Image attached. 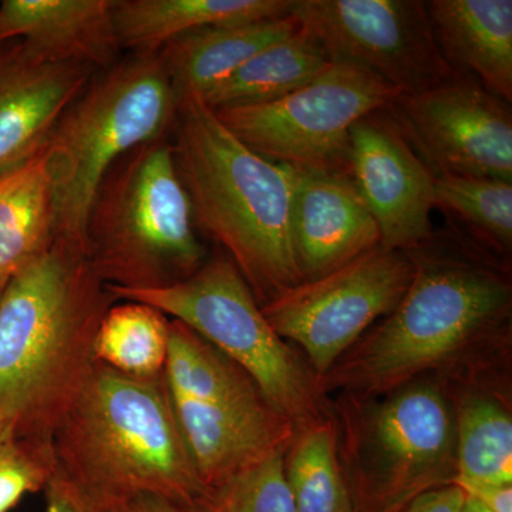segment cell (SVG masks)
<instances>
[{
  "instance_id": "6da1fadb",
  "label": "cell",
  "mask_w": 512,
  "mask_h": 512,
  "mask_svg": "<svg viewBox=\"0 0 512 512\" xmlns=\"http://www.w3.org/2000/svg\"><path fill=\"white\" fill-rule=\"evenodd\" d=\"M406 252L413 276L402 301L316 379L326 399L382 396L427 375H484L510 352L512 284L505 269L470 245L434 234Z\"/></svg>"
},
{
  "instance_id": "7a4b0ae2",
  "label": "cell",
  "mask_w": 512,
  "mask_h": 512,
  "mask_svg": "<svg viewBox=\"0 0 512 512\" xmlns=\"http://www.w3.org/2000/svg\"><path fill=\"white\" fill-rule=\"evenodd\" d=\"M117 299L83 249L56 239L0 292V416L50 446L86 382L101 319Z\"/></svg>"
},
{
  "instance_id": "3957f363",
  "label": "cell",
  "mask_w": 512,
  "mask_h": 512,
  "mask_svg": "<svg viewBox=\"0 0 512 512\" xmlns=\"http://www.w3.org/2000/svg\"><path fill=\"white\" fill-rule=\"evenodd\" d=\"M173 157L195 228L225 249L265 306L302 284L291 237L293 171L258 156L200 97L180 100Z\"/></svg>"
},
{
  "instance_id": "277c9868",
  "label": "cell",
  "mask_w": 512,
  "mask_h": 512,
  "mask_svg": "<svg viewBox=\"0 0 512 512\" xmlns=\"http://www.w3.org/2000/svg\"><path fill=\"white\" fill-rule=\"evenodd\" d=\"M57 470L77 484L128 501L161 495L197 507L195 471L164 375L137 379L94 363L50 439Z\"/></svg>"
},
{
  "instance_id": "5b68a950",
  "label": "cell",
  "mask_w": 512,
  "mask_h": 512,
  "mask_svg": "<svg viewBox=\"0 0 512 512\" xmlns=\"http://www.w3.org/2000/svg\"><path fill=\"white\" fill-rule=\"evenodd\" d=\"M333 419L357 512H400L456 480V410L443 377L423 376L369 399L338 396Z\"/></svg>"
},
{
  "instance_id": "8992f818",
  "label": "cell",
  "mask_w": 512,
  "mask_h": 512,
  "mask_svg": "<svg viewBox=\"0 0 512 512\" xmlns=\"http://www.w3.org/2000/svg\"><path fill=\"white\" fill-rule=\"evenodd\" d=\"M178 100L160 55H131L94 74L47 140L56 239L86 252L97 191L121 157L173 126Z\"/></svg>"
},
{
  "instance_id": "52a82bcc",
  "label": "cell",
  "mask_w": 512,
  "mask_h": 512,
  "mask_svg": "<svg viewBox=\"0 0 512 512\" xmlns=\"http://www.w3.org/2000/svg\"><path fill=\"white\" fill-rule=\"evenodd\" d=\"M86 254L104 284L124 289L177 284L207 262L170 141H148L111 167L90 208Z\"/></svg>"
},
{
  "instance_id": "ba28073f",
  "label": "cell",
  "mask_w": 512,
  "mask_h": 512,
  "mask_svg": "<svg viewBox=\"0 0 512 512\" xmlns=\"http://www.w3.org/2000/svg\"><path fill=\"white\" fill-rule=\"evenodd\" d=\"M117 301L146 303L173 316L251 376L295 433L333 417L301 353L269 325L244 276L228 256L207 259L195 274L154 289L107 285Z\"/></svg>"
},
{
  "instance_id": "9c48e42d",
  "label": "cell",
  "mask_w": 512,
  "mask_h": 512,
  "mask_svg": "<svg viewBox=\"0 0 512 512\" xmlns=\"http://www.w3.org/2000/svg\"><path fill=\"white\" fill-rule=\"evenodd\" d=\"M399 94L363 67L332 62L282 99L214 111L241 143L272 163L346 174L353 126Z\"/></svg>"
},
{
  "instance_id": "30bf717a",
  "label": "cell",
  "mask_w": 512,
  "mask_h": 512,
  "mask_svg": "<svg viewBox=\"0 0 512 512\" xmlns=\"http://www.w3.org/2000/svg\"><path fill=\"white\" fill-rule=\"evenodd\" d=\"M412 276L406 251L379 245L316 281L289 289L262 312L282 339L303 350L318 379L399 305Z\"/></svg>"
},
{
  "instance_id": "8fae6325",
  "label": "cell",
  "mask_w": 512,
  "mask_h": 512,
  "mask_svg": "<svg viewBox=\"0 0 512 512\" xmlns=\"http://www.w3.org/2000/svg\"><path fill=\"white\" fill-rule=\"evenodd\" d=\"M292 16L332 62L363 67L400 93L458 73L441 55L426 2L295 0Z\"/></svg>"
},
{
  "instance_id": "7c38bea8",
  "label": "cell",
  "mask_w": 512,
  "mask_h": 512,
  "mask_svg": "<svg viewBox=\"0 0 512 512\" xmlns=\"http://www.w3.org/2000/svg\"><path fill=\"white\" fill-rule=\"evenodd\" d=\"M511 103L464 73L414 93L384 109L407 143L439 175L512 181Z\"/></svg>"
},
{
  "instance_id": "4fadbf2b",
  "label": "cell",
  "mask_w": 512,
  "mask_h": 512,
  "mask_svg": "<svg viewBox=\"0 0 512 512\" xmlns=\"http://www.w3.org/2000/svg\"><path fill=\"white\" fill-rule=\"evenodd\" d=\"M346 175L375 218L380 247L409 251L433 237L434 174L384 109L350 131Z\"/></svg>"
},
{
  "instance_id": "5bb4252c",
  "label": "cell",
  "mask_w": 512,
  "mask_h": 512,
  "mask_svg": "<svg viewBox=\"0 0 512 512\" xmlns=\"http://www.w3.org/2000/svg\"><path fill=\"white\" fill-rule=\"evenodd\" d=\"M96 73L46 56L23 40L0 43V174L46 147L57 121Z\"/></svg>"
},
{
  "instance_id": "9a60e30c",
  "label": "cell",
  "mask_w": 512,
  "mask_h": 512,
  "mask_svg": "<svg viewBox=\"0 0 512 512\" xmlns=\"http://www.w3.org/2000/svg\"><path fill=\"white\" fill-rule=\"evenodd\" d=\"M292 171L291 237L302 282L316 281L379 247L375 218L348 175Z\"/></svg>"
},
{
  "instance_id": "2e32d148",
  "label": "cell",
  "mask_w": 512,
  "mask_h": 512,
  "mask_svg": "<svg viewBox=\"0 0 512 512\" xmlns=\"http://www.w3.org/2000/svg\"><path fill=\"white\" fill-rule=\"evenodd\" d=\"M171 402L205 490L286 453L295 437L291 421L268 402L222 404L178 397Z\"/></svg>"
},
{
  "instance_id": "e0dca14e",
  "label": "cell",
  "mask_w": 512,
  "mask_h": 512,
  "mask_svg": "<svg viewBox=\"0 0 512 512\" xmlns=\"http://www.w3.org/2000/svg\"><path fill=\"white\" fill-rule=\"evenodd\" d=\"M116 0H5L0 3V43L23 40L57 60L93 67L119 62L114 26Z\"/></svg>"
},
{
  "instance_id": "ac0fdd59",
  "label": "cell",
  "mask_w": 512,
  "mask_h": 512,
  "mask_svg": "<svg viewBox=\"0 0 512 512\" xmlns=\"http://www.w3.org/2000/svg\"><path fill=\"white\" fill-rule=\"evenodd\" d=\"M431 29L451 69L512 101L511 0H431Z\"/></svg>"
},
{
  "instance_id": "d6986e66",
  "label": "cell",
  "mask_w": 512,
  "mask_h": 512,
  "mask_svg": "<svg viewBox=\"0 0 512 512\" xmlns=\"http://www.w3.org/2000/svg\"><path fill=\"white\" fill-rule=\"evenodd\" d=\"M299 29L291 15L195 30L161 50L178 100L202 97L241 69L265 47Z\"/></svg>"
},
{
  "instance_id": "ffe728a7",
  "label": "cell",
  "mask_w": 512,
  "mask_h": 512,
  "mask_svg": "<svg viewBox=\"0 0 512 512\" xmlns=\"http://www.w3.org/2000/svg\"><path fill=\"white\" fill-rule=\"evenodd\" d=\"M295 0H116L114 26L121 49L157 55L195 30L291 15Z\"/></svg>"
},
{
  "instance_id": "44dd1931",
  "label": "cell",
  "mask_w": 512,
  "mask_h": 512,
  "mask_svg": "<svg viewBox=\"0 0 512 512\" xmlns=\"http://www.w3.org/2000/svg\"><path fill=\"white\" fill-rule=\"evenodd\" d=\"M493 372L450 382L461 483L512 484V414Z\"/></svg>"
},
{
  "instance_id": "7402d4cb",
  "label": "cell",
  "mask_w": 512,
  "mask_h": 512,
  "mask_svg": "<svg viewBox=\"0 0 512 512\" xmlns=\"http://www.w3.org/2000/svg\"><path fill=\"white\" fill-rule=\"evenodd\" d=\"M55 241V190L43 148L0 174V289Z\"/></svg>"
},
{
  "instance_id": "603a6c76",
  "label": "cell",
  "mask_w": 512,
  "mask_h": 512,
  "mask_svg": "<svg viewBox=\"0 0 512 512\" xmlns=\"http://www.w3.org/2000/svg\"><path fill=\"white\" fill-rule=\"evenodd\" d=\"M330 63L322 47L299 28L265 47L200 99L212 110L269 103L312 82Z\"/></svg>"
},
{
  "instance_id": "cb8c5ba5",
  "label": "cell",
  "mask_w": 512,
  "mask_h": 512,
  "mask_svg": "<svg viewBox=\"0 0 512 512\" xmlns=\"http://www.w3.org/2000/svg\"><path fill=\"white\" fill-rule=\"evenodd\" d=\"M165 383L171 397L195 402H266L254 380L207 340L173 320L170 323Z\"/></svg>"
},
{
  "instance_id": "d4e9b609",
  "label": "cell",
  "mask_w": 512,
  "mask_h": 512,
  "mask_svg": "<svg viewBox=\"0 0 512 512\" xmlns=\"http://www.w3.org/2000/svg\"><path fill=\"white\" fill-rule=\"evenodd\" d=\"M284 468L295 512H357L340 464L333 417L295 433Z\"/></svg>"
},
{
  "instance_id": "484cf974",
  "label": "cell",
  "mask_w": 512,
  "mask_h": 512,
  "mask_svg": "<svg viewBox=\"0 0 512 512\" xmlns=\"http://www.w3.org/2000/svg\"><path fill=\"white\" fill-rule=\"evenodd\" d=\"M170 320L146 303H114L94 338V360L124 376L150 379L164 375Z\"/></svg>"
},
{
  "instance_id": "4316f807",
  "label": "cell",
  "mask_w": 512,
  "mask_h": 512,
  "mask_svg": "<svg viewBox=\"0 0 512 512\" xmlns=\"http://www.w3.org/2000/svg\"><path fill=\"white\" fill-rule=\"evenodd\" d=\"M434 205L463 222L488 247L510 254L512 181L468 175L434 177Z\"/></svg>"
},
{
  "instance_id": "83f0119b",
  "label": "cell",
  "mask_w": 512,
  "mask_h": 512,
  "mask_svg": "<svg viewBox=\"0 0 512 512\" xmlns=\"http://www.w3.org/2000/svg\"><path fill=\"white\" fill-rule=\"evenodd\" d=\"M285 453L275 454L205 491L200 512H295L285 478Z\"/></svg>"
},
{
  "instance_id": "f1b7e54d",
  "label": "cell",
  "mask_w": 512,
  "mask_h": 512,
  "mask_svg": "<svg viewBox=\"0 0 512 512\" xmlns=\"http://www.w3.org/2000/svg\"><path fill=\"white\" fill-rule=\"evenodd\" d=\"M55 470L52 447L25 439L12 421L0 416V512L45 490Z\"/></svg>"
},
{
  "instance_id": "f546056e",
  "label": "cell",
  "mask_w": 512,
  "mask_h": 512,
  "mask_svg": "<svg viewBox=\"0 0 512 512\" xmlns=\"http://www.w3.org/2000/svg\"><path fill=\"white\" fill-rule=\"evenodd\" d=\"M43 491L46 512H128L127 501L89 490L57 468Z\"/></svg>"
},
{
  "instance_id": "4dcf8cb0",
  "label": "cell",
  "mask_w": 512,
  "mask_h": 512,
  "mask_svg": "<svg viewBox=\"0 0 512 512\" xmlns=\"http://www.w3.org/2000/svg\"><path fill=\"white\" fill-rule=\"evenodd\" d=\"M466 494L456 484L444 485L414 498L400 512H461Z\"/></svg>"
},
{
  "instance_id": "1f68e13d",
  "label": "cell",
  "mask_w": 512,
  "mask_h": 512,
  "mask_svg": "<svg viewBox=\"0 0 512 512\" xmlns=\"http://www.w3.org/2000/svg\"><path fill=\"white\" fill-rule=\"evenodd\" d=\"M461 490L490 512H512V484L461 483Z\"/></svg>"
},
{
  "instance_id": "d6a6232c",
  "label": "cell",
  "mask_w": 512,
  "mask_h": 512,
  "mask_svg": "<svg viewBox=\"0 0 512 512\" xmlns=\"http://www.w3.org/2000/svg\"><path fill=\"white\" fill-rule=\"evenodd\" d=\"M128 512H200L197 507L177 503L161 495L141 494L127 501Z\"/></svg>"
},
{
  "instance_id": "836d02e7",
  "label": "cell",
  "mask_w": 512,
  "mask_h": 512,
  "mask_svg": "<svg viewBox=\"0 0 512 512\" xmlns=\"http://www.w3.org/2000/svg\"><path fill=\"white\" fill-rule=\"evenodd\" d=\"M466 494V493H464ZM461 512H490L487 510V508L484 507V505H481L478 503L477 500H474V498L468 497L466 495V500H464L463 505V511Z\"/></svg>"
},
{
  "instance_id": "e575fe53",
  "label": "cell",
  "mask_w": 512,
  "mask_h": 512,
  "mask_svg": "<svg viewBox=\"0 0 512 512\" xmlns=\"http://www.w3.org/2000/svg\"><path fill=\"white\" fill-rule=\"evenodd\" d=\"M0 292H2V289H0Z\"/></svg>"
}]
</instances>
